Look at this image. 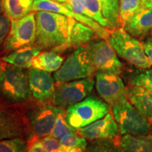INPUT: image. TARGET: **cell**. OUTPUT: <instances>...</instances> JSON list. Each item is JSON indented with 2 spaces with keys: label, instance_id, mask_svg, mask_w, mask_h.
Listing matches in <instances>:
<instances>
[{
  "label": "cell",
  "instance_id": "21",
  "mask_svg": "<svg viewBox=\"0 0 152 152\" xmlns=\"http://www.w3.org/2000/svg\"><path fill=\"white\" fill-rule=\"evenodd\" d=\"M64 63V58L54 51H44L34 58L32 68L53 73L58 71Z\"/></svg>",
  "mask_w": 152,
  "mask_h": 152
},
{
  "label": "cell",
  "instance_id": "39",
  "mask_svg": "<svg viewBox=\"0 0 152 152\" xmlns=\"http://www.w3.org/2000/svg\"><path fill=\"white\" fill-rule=\"evenodd\" d=\"M3 68H4V65H3L2 63H1V61L0 60V77H1V73H2Z\"/></svg>",
  "mask_w": 152,
  "mask_h": 152
},
{
  "label": "cell",
  "instance_id": "37",
  "mask_svg": "<svg viewBox=\"0 0 152 152\" xmlns=\"http://www.w3.org/2000/svg\"><path fill=\"white\" fill-rule=\"evenodd\" d=\"M86 147L74 148V149H71L68 150L67 152H85V149H86Z\"/></svg>",
  "mask_w": 152,
  "mask_h": 152
},
{
  "label": "cell",
  "instance_id": "38",
  "mask_svg": "<svg viewBox=\"0 0 152 152\" xmlns=\"http://www.w3.org/2000/svg\"><path fill=\"white\" fill-rule=\"evenodd\" d=\"M4 9H3V6H2V0H0V14H3Z\"/></svg>",
  "mask_w": 152,
  "mask_h": 152
},
{
  "label": "cell",
  "instance_id": "33",
  "mask_svg": "<svg viewBox=\"0 0 152 152\" xmlns=\"http://www.w3.org/2000/svg\"><path fill=\"white\" fill-rule=\"evenodd\" d=\"M11 20L4 14H0V47L3 45L11 29Z\"/></svg>",
  "mask_w": 152,
  "mask_h": 152
},
{
  "label": "cell",
  "instance_id": "28",
  "mask_svg": "<svg viewBox=\"0 0 152 152\" xmlns=\"http://www.w3.org/2000/svg\"><path fill=\"white\" fill-rule=\"evenodd\" d=\"M75 132V130H73L68 125L67 121H66L65 111H63L58 114L56 123H55L54 127L53 128L50 135L59 140L60 139L64 137Z\"/></svg>",
  "mask_w": 152,
  "mask_h": 152
},
{
  "label": "cell",
  "instance_id": "32",
  "mask_svg": "<svg viewBox=\"0 0 152 152\" xmlns=\"http://www.w3.org/2000/svg\"><path fill=\"white\" fill-rule=\"evenodd\" d=\"M54 1L63 4L72 11H75V13L90 17L85 0H54Z\"/></svg>",
  "mask_w": 152,
  "mask_h": 152
},
{
  "label": "cell",
  "instance_id": "7",
  "mask_svg": "<svg viewBox=\"0 0 152 152\" xmlns=\"http://www.w3.org/2000/svg\"><path fill=\"white\" fill-rule=\"evenodd\" d=\"M95 72L89 58L86 47H79L70 54L58 71L54 78L58 83H68L92 77Z\"/></svg>",
  "mask_w": 152,
  "mask_h": 152
},
{
  "label": "cell",
  "instance_id": "11",
  "mask_svg": "<svg viewBox=\"0 0 152 152\" xmlns=\"http://www.w3.org/2000/svg\"><path fill=\"white\" fill-rule=\"evenodd\" d=\"M40 11L58 13L68 16V18L75 19L77 21L86 25L94 30L99 37L109 39L110 32L107 28L102 26L90 17L75 13L61 3L57 2L54 0H33L32 11L37 12Z\"/></svg>",
  "mask_w": 152,
  "mask_h": 152
},
{
  "label": "cell",
  "instance_id": "24",
  "mask_svg": "<svg viewBox=\"0 0 152 152\" xmlns=\"http://www.w3.org/2000/svg\"><path fill=\"white\" fill-rule=\"evenodd\" d=\"M127 79L131 85L140 86L152 92V68L139 69L127 73Z\"/></svg>",
  "mask_w": 152,
  "mask_h": 152
},
{
  "label": "cell",
  "instance_id": "34",
  "mask_svg": "<svg viewBox=\"0 0 152 152\" xmlns=\"http://www.w3.org/2000/svg\"><path fill=\"white\" fill-rule=\"evenodd\" d=\"M144 52L147 55L148 59H149L150 64L152 66V37L148 36L142 42Z\"/></svg>",
  "mask_w": 152,
  "mask_h": 152
},
{
  "label": "cell",
  "instance_id": "13",
  "mask_svg": "<svg viewBox=\"0 0 152 152\" xmlns=\"http://www.w3.org/2000/svg\"><path fill=\"white\" fill-rule=\"evenodd\" d=\"M0 100V140L23 137L26 131V122L20 113Z\"/></svg>",
  "mask_w": 152,
  "mask_h": 152
},
{
  "label": "cell",
  "instance_id": "5",
  "mask_svg": "<svg viewBox=\"0 0 152 152\" xmlns=\"http://www.w3.org/2000/svg\"><path fill=\"white\" fill-rule=\"evenodd\" d=\"M85 47L95 73L100 72L118 75L122 73L123 64L109 39L99 37L90 42Z\"/></svg>",
  "mask_w": 152,
  "mask_h": 152
},
{
  "label": "cell",
  "instance_id": "10",
  "mask_svg": "<svg viewBox=\"0 0 152 152\" xmlns=\"http://www.w3.org/2000/svg\"><path fill=\"white\" fill-rule=\"evenodd\" d=\"M95 85L99 95L110 106L128 100V89L119 75L98 72L95 73Z\"/></svg>",
  "mask_w": 152,
  "mask_h": 152
},
{
  "label": "cell",
  "instance_id": "4",
  "mask_svg": "<svg viewBox=\"0 0 152 152\" xmlns=\"http://www.w3.org/2000/svg\"><path fill=\"white\" fill-rule=\"evenodd\" d=\"M109 42L120 57L139 69L151 68L143 44L121 27L110 33Z\"/></svg>",
  "mask_w": 152,
  "mask_h": 152
},
{
  "label": "cell",
  "instance_id": "36",
  "mask_svg": "<svg viewBox=\"0 0 152 152\" xmlns=\"http://www.w3.org/2000/svg\"><path fill=\"white\" fill-rule=\"evenodd\" d=\"M142 9H152V0H141Z\"/></svg>",
  "mask_w": 152,
  "mask_h": 152
},
{
  "label": "cell",
  "instance_id": "20",
  "mask_svg": "<svg viewBox=\"0 0 152 152\" xmlns=\"http://www.w3.org/2000/svg\"><path fill=\"white\" fill-rule=\"evenodd\" d=\"M119 145L121 152H152V135L125 134Z\"/></svg>",
  "mask_w": 152,
  "mask_h": 152
},
{
  "label": "cell",
  "instance_id": "31",
  "mask_svg": "<svg viewBox=\"0 0 152 152\" xmlns=\"http://www.w3.org/2000/svg\"><path fill=\"white\" fill-rule=\"evenodd\" d=\"M37 140L48 152H67L59 140L54 137L49 135Z\"/></svg>",
  "mask_w": 152,
  "mask_h": 152
},
{
  "label": "cell",
  "instance_id": "3",
  "mask_svg": "<svg viewBox=\"0 0 152 152\" xmlns=\"http://www.w3.org/2000/svg\"><path fill=\"white\" fill-rule=\"evenodd\" d=\"M111 110V106L96 96H88L80 102L68 106L65 118L73 130L79 129L105 116Z\"/></svg>",
  "mask_w": 152,
  "mask_h": 152
},
{
  "label": "cell",
  "instance_id": "1",
  "mask_svg": "<svg viewBox=\"0 0 152 152\" xmlns=\"http://www.w3.org/2000/svg\"><path fill=\"white\" fill-rule=\"evenodd\" d=\"M35 46L41 51L60 53L68 39L69 18L49 11L35 12Z\"/></svg>",
  "mask_w": 152,
  "mask_h": 152
},
{
  "label": "cell",
  "instance_id": "30",
  "mask_svg": "<svg viewBox=\"0 0 152 152\" xmlns=\"http://www.w3.org/2000/svg\"><path fill=\"white\" fill-rule=\"evenodd\" d=\"M59 141L66 151L74 148L86 147L87 145L86 139L79 134L77 135L75 132L64 137L60 139Z\"/></svg>",
  "mask_w": 152,
  "mask_h": 152
},
{
  "label": "cell",
  "instance_id": "35",
  "mask_svg": "<svg viewBox=\"0 0 152 152\" xmlns=\"http://www.w3.org/2000/svg\"><path fill=\"white\" fill-rule=\"evenodd\" d=\"M26 152H48L43 146L39 143L38 140L33 142L30 147H28V149Z\"/></svg>",
  "mask_w": 152,
  "mask_h": 152
},
{
  "label": "cell",
  "instance_id": "29",
  "mask_svg": "<svg viewBox=\"0 0 152 152\" xmlns=\"http://www.w3.org/2000/svg\"><path fill=\"white\" fill-rule=\"evenodd\" d=\"M85 1L90 18L103 27L108 28V23L102 14L99 0H85Z\"/></svg>",
  "mask_w": 152,
  "mask_h": 152
},
{
  "label": "cell",
  "instance_id": "14",
  "mask_svg": "<svg viewBox=\"0 0 152 152\" xmlns=\"http://www.w3.org/2000/svg\"><path fill=\"white\" fill-rule=\"evenodd\" d=\"M77 133L90 141L95 140H115L121 135L118 125L113 114L110 113L102 118L79 129Z\"/></svg>",
  "mask_w": 152,
  "mask_h": 152
},
{
  "label": "cell",
  "instance_id": "18",
  "mask_svg": "<svg viewBox=\"0 0 152 152\" xmlns=\"http://www.w3.org/2000/svg\"><path fill=\"white\" fill-rule=\"evenodd\" d=\"M123 28L134 37H144L152 30V9L142 8L123 26Z\"/></svg>",
  "mask_w": 152,
  "mask_h": 152
},
{
  "label": "cell",
  "instance_id": "16",
  "mask_svg": "<svg viewBox=\"0 0 152 152\" xmlns=\"http://www.w3.org/2000/svg\"><path fill=\"white\" fill-rule=\"evenodd\" d=\"M96 34L92 28L81 23L75 19L69 18L68 39L63 47L62 52L71 48H77L87 45L94 39Z\"/></svg>",
  "mask_w": 152,
  "mask_h": 152
},
{
  "label": "cell",
  "instance_id": "19",
  "mask_svg": "<svg viewBox=\"0 0 152 152\" xmlns=\"http://www.w3.org/2000/svg\"><path fill=\"white\" fill-rule=\"evenodd\" d=\"M41 50L35 45L24 47L18 49L9 54L3 56L1 60L6 64L16 67L28 69L32 68L34 58L37 56Z\"/></svg>",
  "mask_w": 152,
  "mask_h": 152
},
{
  "label": "cell",
  "instance_id": "17",
  "mask_svg": "<svg viewBox=\"0 0 152 152\" xmlns=\"http://www.w3.org/2000/svg\"><path fill=\"white\" fill-rule=\"evenodd\" d=\"M128 92L129 102L144 117L152 121V92L136 85H131Z\"/></svg>",
  "mask_w": 152,
  "mask_h": 152
},
{
  "label": "cell",
  "instance_id": "22",
  "mask_svg": "<svg viewBox=\"0 0 152 152\" xmlns=\"http://www.w3.org/2000/svg\"><path fill=\"white\" fill-rule=\"evenodd\" d=\"M33 0H2L4 14L12 20H18L32 12Z\"/></svg>",
  "mask_w": 152,
  "mask_h": 152
},
{
  "label": "cell",
  "instance_id": "26",
  "mask_svg": "<svg viewBox=\"0 0 152 152\" xmlns=\"http://www.w3.org/2000/svg\"><path fill=\"white\" fill-rule=\"evenodd\" d=\"M85 152H121V150L114 140H95L87 144Z\"/></svg>",
  "mask_w": 152,
  "mask_h": 152
},
{
  "label": "cell",
  "instance_id": "2",
  "mask_svg": "<svg viewBox=\"0 0 152 152\" xmlns=\"http://www.w3.org/2000/svg\"><path fill=\"white\" fill-rule=\"evenodd\" d=\"M28 71L10 64L4 66L0 77V99L9 104H20L31 97Z\"/></svg>",
  "mask_w": 152,
  "mask_h": 152
},
{
  "label": "cell",
  "instance_id": "15",
  "mask_svg": "<svg viewBox=\"0 0 152 152\" xmlns=\"http://www.w3.org/2000/svg\"><path fill=\"white\" fill-rule=\"evenodd\" d=\"M54 78L50 73L31 68L28 70V82L32 96L41 102L52 99L55 87Z\"/></svg>",
  "mask_w": 152,
  "mask_h": 152
},
{
  "label": "cell",
  "instance_id": "8",
  "mask_svg": "<svg viewBox=\"0 0 152 152\" xmlns=\"http://www.w3.org/2000/svg\"><path fill=\"white\" fill-rule=\"evenodd\" d=\"M36 35L35 12L32 11L23 18L11 20V29L3 44L6 52H12L24 47L35 45Z\"/></svg>",
  "mask_w": 152,
  "mask_h": 152
},
{
  "label": "cell",
  "instance_id": "23",
  "mask_svg": "<svg viewBox=\"0 0 152 152\" xmlns=\"http://www.w3.org/2000/svg\"><path fill=\"white\" fill-rule=\"evenodd\" d=\"M102 14L108 23V29L115 30L123 26L120 16L119 0H99Z\"/></svg>",
  "mask_w": 152,
  "mask_h": 152
},
{
  "label": "cell",
  "instance_id": "27",
  "mask_svg": "<svg viewBox=\"0 0 152 152\" xmlns=\"http://www.w3.org/2000/svg\"><path fill=\"white\" fill-rule=\"evenodd\" d=\"M28 144L23 137L0 140V152H26Z\"/></svg>",
  "mask_w": 152,
  "mask_h": 152
},
{
  "label": "cell",
  "instance_id": "12",
  "mask_svg": "<svg viewBox=\"0 0 152 152\" xmlns=\"http://www.w3.org/2000/svg\"><path fill=\"white\" fill-rule=\"evenodd\" d=\"M64 108L53 104H42L33 108L28 113L32 132L37 138L50 135L57 117Z\"/></svg>",
  "mask_w": 152,
  "mask_h": 152
},
{
  "label": "cell",
  "instance_id": "6",
  "mask_svg": "<svg viewBox=\"0 0 152 152\" xmlns=\"http://www.w3.org/2000/svg\"><path fill=\"white\" fill-rule=\"evenodd\" d=\"M112 114L118 125L121 135H147L150 128L149 121L128 100L112 106Z\"/></svg>",
  "mask_w": 152,
  "mask_h": 152
},
{
  "label": "cell",
  "instance_id": "9",
  "mask_svg": "<svg viewBox=\"0 0 152 152\" xmlns=\"http://www.w3.org/2000/svg\"><path fill=\"white\" fill-rule=\"evenodd\" d=\"M94 83L92 77L62 83L56 88L52 103L62 108L77 103L92 92Z\"/></svg>",
  "mask_w": 152,
  "mask_h": 152
},
{
  "label": "cell",
  "instance_id": "25",
  "mask_svg": "<svg viewBox=\"0 0 152 152\" xmlns=\"http://www.w3.org/2000/svg\"><path fill=\"white\" fill-rule=\"evenodd\" d=\"M120 16L123 26L142 9L141 0H119Z\"/></svg>",
  "mask_w": 152,
  "mask_h": 152
}]
</instances>
